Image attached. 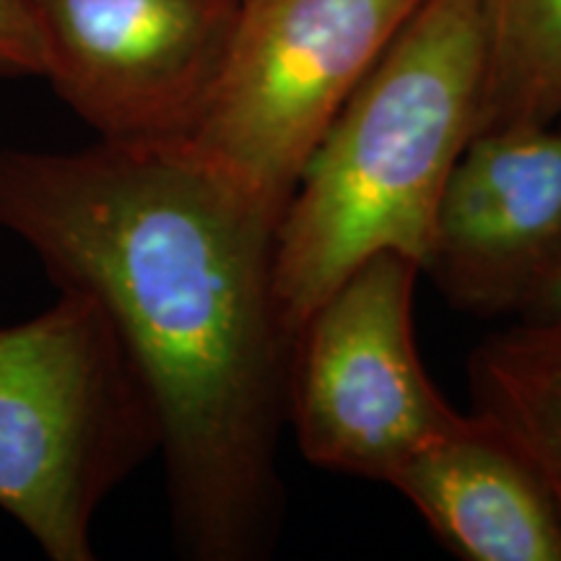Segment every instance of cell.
<instances>
[{
  "instance_id": "52a82bcc",
  "label": "cell",
  "mask_w": 561,
  "mask_h": 561,
  "mask_svg": "<svg viewBox=\"0 0 561 561\" xmlns=\"http://www.w3.org/2000/svg\"><path fill=\"white\" fill-rule=\"evenodd\" d=\"M561 263V123L468 140L421 273L462 312L520 314Z\"/></svg>"
},
{
  "instance_id": "5b68a950",
  "label": "cell",
  "mask_w": 561,
  "mask_h": 561,
  "mask_svg": "<svg viewBox=\"0 0 561 561\" xmlns=\"http://www.w3.org/2000/svg\"><path fill=\"white\" fill-rule=\"evenodd\" d=\"M421 265L380 252L291 335L286 426L322 471L388 483L462 419L421 362L413 294Z\"/></svg>"
},
{
  "instance_id": "7a4b0ae2",
  "label": "cell",
  "mask_w": 561,
  "mask_h": 561,
  "mask_svg": "<svg viewBox=\"0 0 561 561\" xmlns=\"http://www.w3.org/2000/svg\"><path fill=\"white\" fill-rule=\"evenodd\" d=\"M481 96V0H424L322 133L280 210L273 289L289 335L380 252L424 268Z\"/></svg>"
},
{
  "instance_id": "6da1fadb",
  "label": "cell",
  "mask_w": 561,
  "mask_h": 561,
  "mask_svg": "<svg viewBox=\"0 0 561 561\" xmlns=\"http://www.w3.org/2000/svg\"><path fill=\"white\" fill-rule=\"evenodd\" d=\"M0 229L55 289L89 294L159 416L178 549L257 561L276 543L291 335L276 219L185 144L0 146Z\"/></svg>"
},
{
  "instance_id": "8fae6325",
  "label": "cell",
  "mask_w": 561,
  "mask_h": 561,
  "mask_svg": "<svg viewBox=\"0 0 561 561\" xmlns=\"http://www.w3.org/2000/svg\"><path fill=\"white\" fill-rule=\"evenodd\" d=\"M47 55L34 0H0V79H45Z\"/></svg>"
},
{
  "instance_id": "7c38bea8",
  "label": "cell",
  "mask_w": 561,
  "mask_h": 561,
  "mask_svg": "<svg viewBox=\"0 0 561 561\" xmlns=\"http://www.w3.org/2000/svg\"><path fill=\"white\" fill-rule=\"evenodd\" d=\"M561 310V263L551 271V276L543 280L541 289L530 299L528 310L520 318H533V314H549Z\"/></svg>"
},
{
  "instance_id": "8992f818",
  "label": "cell",
  "mask_w": 561,
  "mask_h": 561,
  "mask_svg": "<svg viewBox=\"0 0 561 561\" xmlns=\"http://www.w3.org/2000/svg\"><path fill=\"white\" fill-rule=\"evenodd\" d=\"M45 79L107 144H185L227 66L242 0H34Z\"/></svg>"
},
{
  "instance_id": "30bf717a",
  "label": "cell",
  "mask_w": 561,
  "mask_h": 561,
  "mask_svg": "<svg viewBox=\"0 0 561 561\" xmlns=\"http://www.w3.org/2000/svg\"><path fill=\"white\" fill-rule=\"evenodd\" d=\"M479 130L561 123V0H481Z\"/></svg>"
},
{
  "instance_id": "3957f363",
  "label": "cell",
  "mask_w": 561,
  "mask_h": 561,
  "mask_svg": "<svg viewBox=\"0 0 561 561\" xmlns=\"http://www.w3.org/2000/svg\"><path fill=\"white\" fill-rule=\"evenodd\" d=\"M153 453L151 392L89 294L0 328V510L47 559H94L96 515Z\"/></svg>"
},
{
  "instance_id": "277c9868",
  "label": "cell",
  "mask_w": 561,
  "mask_h": 561,
  "mask_svg": "<svg viewBox=\"0 0 561 561\" xmlns=\"http://www.w3.org/2000/svg\"><path fill=\"white\" fill-rule=\"evenodd\" d=\"M424 0H242L187 146L278 221L333 117Z\"/></svg>"
},
{
  "instance_id": "ba28073f",
  "label": "cell",
  "mask_w": 561,
  "mask_h": 561,
  "mask_svg": "<svg viewBox=\"0 0 561 561\" xmlns=\"http://www.w3.org/2000/svg\"><path fill=\"white\" fill-rule=\"evenodd\" d=\"M462 561H561V515L520 447L479 413L403 462L388 481Z\"/></svg>"
},
{
  "instance_id": "9c48e42d",
  "label": "cell",
  "mask_w": 561,
  "mask_h": 561,
  "mask_svg": "<svg viewBox=\"0 0 561 561\" xmlns=\"http://www.w3.org/2000/svg\"><path fill=\"white\" fill-rule=\"evenodd\" d=\"M473 413L507 434L561 515V310L517 318L468 356Z\"/></svg>"
}]
</instances>
